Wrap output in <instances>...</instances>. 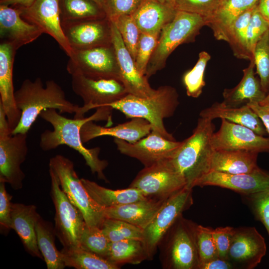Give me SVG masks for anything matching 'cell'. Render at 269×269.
<instances>
[{
  "instance_id": "6da1fadb",
  "label": "cell",
  "mask_w": 269,
  "mask_h": 269,
  "mask_svg": "<svg viewBox=\"0 0 269 269\" xmlns=\"http://www.w3.org/2000/svg\"><path fill=\"white\" fill-rule=\"evenodd\" d=\"M113 110L110 107H101L97 108L95 113L89 117L73 119L60 115L54 109L43 111L39 116L50 124L53 129L46 130L41 134L40 148L46 151L55 149L61 145L72 148L82 155L92 173H97L99 178L107 181L103 171L108 165V161L100 159L99 147L87 148L84 145L80 131L83 125L90 121H107L111 123Z\"/></svg>"
},
{
  "instance_id": "7a4b0ae2",
  "label": "cell",
  "mask_w": 269,
  "mask_h": 269,
  "mask_svg": "<svg viewBox=\"0 0 269 269\" xmlns=\"http://www.w3.org/2000/svg\"><path fill=\"white\" fill-rule=\"evenodd\" d=\"M14 97L21 115L12 134H27L40 113L48 109L58 110L59 113H74L75 118L84 117L81 107L68 101L62 88L53 80L47 81L44 86L40 78L33 81L25 79L15 91Z\"/></svg>"
},
{
  "instance_id": "3957f363",
  "label": "cell",
  "mask_w": 269,
  "mask_h": 269,
  "mask_svg": "<svg viewBox=\"0 0 269 269\" xmlns=\"http://www.w3.org/2000/svg\"><path fill=\"white\" fill-rule=\"evenodd\" d=\"M212 120L200 117L191 135L170 159L173 166L185 178L187 186L195 187L196 182L209 171L211 157L214 150L211 138L215 127Z\"/></svg>"
},
{
  "instance_id": "277c9868",
  "label": "cell",
  "mask_w": 269,
  "mask_h": 269,
  "mask_svg": "<svg viewBox=\"0 0 269 269\" xmlns=\"http://www.w3.org/2000/svg\"><path fill=\"white\" fill-rule=\"evenodd\" d=\"M179 104V95L171 86H160L155 93L147 98L128 94L108 106L123 113L127 118H140L148 121L155 131L165 138L176 140L166 130L163 120L172 117Z\"/></svg>"
},
{
  "instance_id": "5b68a950",
  "label": "cell",
  "mask_w": 269,
  "mask_h": 269,
  "mask_svg": "<svg viewBox=\"0 0 269 269\" xmlns=\"http://www.w3.org/2000/svg\"><path fill=\"white\" fill-rule=\"evenodd\" d=\"M198 224L179 216L161 240L160 260L165 269H198Z\"/></svg>"
},
{
  "instance_id": "8992f818",
  "label": "cell",
  "mask_w": 269,
  "mask_h": 269,
  "mask_svg": "<svg viewBox=\"0 0 269 269\" xmlns=\"http://www.w3.org/2000/svg\"><path fill=\"white\" fill-rule=\"evenodd\" d=\"M207 24L206 19L199 14L178 10L174 19L160 32L145 77L148 79L163 69L171 53L180 44L194 41L201 28Z\"/></svg>"
},
{
  "instance_id": "52a82bcc",
  "label": "cell",
  "mask_w": 269,
  "mask_h": 269,
  "mask_svg": "<svg viewBox=\"0 0 269 269\" xmlns=\"http://www.w3.org/2000/svg\"><path fill=\"white\" fill-rule=\"evenodd\" d=\"M49 168L56 175L61 189L69 200L82 213L86 224L101 228L106 219L105 208L89 195L76 172L73 162L57 154L50 159Z\"/></svg>"
},
{
  "instance_id": "ba28073f",
  "label": "cell",
  "mask_w": 269,
  "mask_h": 269,
  "mask_svg": "<svg viewBox=\"0 0 269 269\" xmlns=\"http://www.w3.org/2000/svg\"><path fill=\"white\" fill-rule=\"evenodd\" d=\"M5 113L0 105V181L8 183L12 189L23 187L25 174L21 165L28 152L27 134H12Z\"/></svg>"
},
{
  "instance_id": "9c48e42d",
  "label": "cell",
  "mask_w": 269,
  "mask_h": 269,
  "mask_svg": "<svg viewBox=\"0 0 269 269\" xmlns=\"http://www.w3.org/2000/svg\"><path fill=\"white\" fill-rule=\"evenodd\" d=\"M186 186L185 177L170 158L144 167L129 186L138 190L146 198L158 200H165Z\"/></svg>"
},
{
  "instance_id": "30bf717a",
  "label": "cell",
  "mask_w": 269,
  "mask_h": 269,
  "mask_svg": "<svg viewBox=\"0 0 269 269\" xmlns=\"http://www.w3.org/2000/svg\"><path fill=\"white\" fill-rule=\"evenodd\" d=\"M50 195L55 207L54 229L63 248L80 246V239L86 224L80 211L61 189L58 179L50 168Z\"/></svg>"
},
{
  "instance_id": "8fae6325",
  "label": "cell",
  "mask_w": 269,
  "mask_h": 269,
  "mask_svg": "<svg viewBox=\"0 0 269 269\" xmlns=\"http://www.w3.org/2000/svg\"><path fill=\"white\" fill-rule=\"evenodd\" d=\"M66 69L71 76L81 75L94 79L120 80L113 44L85 49H72Z\"/></svg>"
},
{
  "instance_id": "7c38bea8",
  "label": "cell",
  "mask_w": 269,
  "mask_h": 269,
  "mask_svg": "<svg viewBox=\"0 0 269 269\" xmlns=\"http://www.w3.org/2000/svg\"><path fill=\"white\" fill-rule=\"evenodd\" d=\"M192 190L186 186L167 199L143 230L148 260L153 259L161 240L177 218L193 204Z\"/></svg>"
},
{
  "instance_id": "4fadbf2b",
  "label": "cell",
  "mask_w": 269,
  "mask_h": 269,
  "mask_svg": "<svg viewBox=\"0 0 269 269\" xmlns=\"http://www.w3.org/2000/svg\"><path fill=\"white\" fill-rule=\"evenodd\" d=\"M72 88L84 102L82 107L84 114L90 110L108 106L129 94L122 81L114 78L94 79L81 75H72Z\"/></svg>"
},
{
  "instance_id": "5bb4252c",
  "label": "cell",
  "mask_w": 269,
  "mask_h": 269,
  "mask_svg": "<svg viewBox=\"0 0 269 269\" xmlns=\"http://www.w3.org/2000/svg\"><path fill=\"white\" fill-rule=\"evenodd\" d=\"M114 141L122 154L137 159L144 167L172 158L182 144V141L167 139L154 131L134 143L117 138Z\"/></svg>"
},
{
  "instance_id": "9a60e30c",
  "label": "cell",
  "mask_w": 269,
  "mask_h": 269,
  "mask_svg": "<svg viewBox=\"0 0 269 269\" xmlns=\"http://www.w3.org/2000/svg\"><path fill=\"white\" fill-rule=\"evenodd\" d=\"M267 252L264 238L253 227L234 228L227 260L233 268L253 269Z\"/></svg>"
},
{
  "instance_id": "2e32d148",
  "label": "cell",
  "mask_w": 269,
  "mask_h": 269,
  "mask_svg": "<svg viewBox=\"0 0 269 269\" xmlns=\"http://www.w3.org/2000/svg\"><path fill=\"white\" fill-rule=\"evenodd\" d=\"M61 26L72 49H85L112 44L111 21L107 17L61 21Z\"/></svg>"
},
{
  "instance_id": "e0dca14e",
  "label": "cell",
  "mask_w": 269,
  "mask_h": 269,
  "mask_svg": "<svg viewBox=\"0 0 269 269\" xmlns=\"http://www.w3.org/2000/svg\"><path fill=\"white\" fill-rule=\"evenodd\" d=\"M214 150L240 149L269 152V138L259 135L245 126L221 119L219 130L211 138Z\"/></svg>"
},
{
  "instance_id": "ac0fdd59",
  "label": "cell",
  "mask_w": 269,
  "mask_h": 269,
  "mask_svg": "<svg viewBox=\"0 0 269 269\" xmlns=\"http://www.w3.org/2000/svg\"><path fill=\"white\" fill-rule=\"evenodd\" d=\"M14 7L19 9L23 19L51 36L68 57L71 55L72 49L61 26L59 0H36L30 6Z\"/></svg>"
},
{
  "instance_id": "d6986e66",
  "label": "cell",
  "mask_w": 269,
  "mask_h": 269,
  "mask_svg": "<svg viewBox=\"0 0 269 269\" xmlns=\"http://www.w3.org/2000/svg\"><path fill=\"white\" fill-rule=\"evenodd\" d=\"M111 27L112 44L116 51L120 80L128 94L141 98L153 96L156 89L151 88L148 79L138 71L134 60L126 47L113 21H111Z\"/></svg>"
},
{
  "instance_id": "ffe728a7",
  "label": "cell",
  "mask_w": 269,
  "mask_h": 269,
  "mask_svg": "<svg viewBox=\"0 0 269 269\" xmlns=\"http://www.w3.org/2000/svg\"><path fill=\"white\" fill-rule=\"evenodd\" d=\"M197 186H219L247 196L269 187V172L260 168L252 173L236 174L211 171L196 182Z\"/></svg>"
},
{
  "instance_id": "44dd1931",
  "label": "cell",
  "mask_w": 269,
  "mask_h": 269,
  "mask_svg": "<svg viewBox=\"0 0 269 269\" xmlns=\"http://www.w3.org/2000/svg\"><path fill=\"white\" fill-rule=\"evenodd\" d=\"M43 32L22 18L18 8L0 4L1 42L12 45L16 50L37 39Z\"/></svg>"
},
{
  "instance_id": "7402d4cb",
  "label": "cell",
  "mask_w": 269,
  "mask_h": 269,
  "mask_svg": "<svg viewBox=\"0 0 269 269\" xmlns=\"http://www.w3.org/2000/svg\"><path fill=\"white\" fill-rule=\"evenodd\" d=\"M16 49L10 43L0 44V105L13 130L20 121L21 113L16 105L13 84V65Z\"/></svg>"
},
{
  "instance_id": "603a6c76",
  "label": "cell",
  "mask_w": 269,
  "mask_h": 269,
  "mask_svg": "<svg viewBox=\"0 0 269 269\" xmlns=\"http://www.w3.org/2000/svg\"><path fill=\"white\" fill-rule=\"evenodd\" d=\"M93 121L85 123L81 129L83 143L99 136L108 135L134 143L148 135L152 131L151 124L146 120L133 118L131 120L115 127L98 125Z\"/></svg>"
},
{
  "instance_id": "cb8c5ba5",
  "label": "cell",
  "mask_w": 269,
  "mask_h": 269,
  "mask_svg": "<svg viewBox=\"0 0 269 269\" xmlns=\"http://www.w3.org/2000/svg\"><path fill=\"white\" fill-rule=\"evenodd\" d=\"M177 11L172 2L144 0L132 16L141 33L159 36L162 29L174 19Z\"/></svg>"
},
{
  "instance_id": "d4e9b609",
  "label": "cell",
  "mask_w": 269,
  "mask_h": 269,
  "mask_svg": "<svg viewBox=\"0 0 269 269\" xmlns=\"http://www.w3.org/2000/svg\"><path fill=\"white\" fill-rule=\"evenodd\" d=\"M39 216L34 205L12 203L11 229L16 232L25 250L30 255L42 259L43 256L37 245L35 228Z\"/></svg>"
},
{
  "instance_id": "484cf974",
  "label": "cell",
  "mask_w": 269,
  "mask_h": 269,
  "mask_svg": "<svg viewBox=\"0 0 269 269\" xmlns=\"http://www.w3.org/2000/svg\"><path fill=\"white\" fill-rule=\"evenodd\" d=\"M258 153L240 149L214 150L209 171L232 174L253 172L260 168L257 165Z\"/></svg>"
},
{
  "instance_id": "4316f807",
  "label": "cell",
  "mask_w": 269,
  "mask_h": 269,
  "mask_svg": "<svg viewBox=\"0 0 269 269\" xmlns=\"http://www.w3.org/2000/svg\"><path fill=\"white\" fill-rule=\"evenodd\" d=\"M199 116L212 120L217 118L224 119L248 127L262 136L268 134L260 118L247 104L240 107H229L223 102H215L202 110Z\"/></svg>"
},
{
  "instance_id": "83f0119b",
  "label": "cell",
  "mask_w": 269,
  "mask_h": 269,
  "mask_svg": "<svg viewBox=\"0 0 269 269\" xmlns=\"http://www.w3.org/2000/svg\"><path fill=\"white\" fill-rule=\"evenodd\" d=\"M254 60L243 70V76L235 87L225 89L223 92L222 102L229 107H240L249 103H261L266 97L260 81L255 76Z\"/></svg>"
},
{
  "instance_id": "f1b7e54d",
  "label": "cell",
  "mask_w": 269,
  "mask_h": 269,
  "mask_svg": "<svg viewBox=\"0 0 269 269\" xmlns=\"http://www.w3.org/2000/svg\"><path fill=\"white\" fill-rule=\"evenodd\" d=\"M165 200L146 198L105 208L106 218L123 220L143 230Z\"/></svg>"
},
{
  "instance_id": "f546056e",
  "label": "cell",
  "mask_w": 269,
  "mask_h": 269,
  "mask_svg": "<svg viewBox=\"0 0 269 269\" xmlns=\"http://www.w3.org/2000/svg\"><path fill=\"white\" fill-rule=\"evenodd\" d=\"M259 0H220L218 6L208 26L215 38L228 41L230 27L235 20L248 9L258 4Z\"/></svg>"
},
{
  "instance_id": "4dcf8cb0",
  "label": "cell",
  "mask_w": 269,
  "mask_h": 269,
  "mask_svg": "<svg viewBox=\"0 0 269 269\" xmlns=\"http://www.w3.org/2000/svg\"><path fill=\"white\" fill-rule=\"evenodd\" d=\"M91 197L101 207L107 208L141 200L146 198L137 189L129 187L113 190L100 186L94 181L81 178Z\"/></svg>"
},
{
  "instance_id": "1f68e13d",
  "label": "cell",
  "mask_w": 269,
  "mask_h": 269,
  "mask_svg": "<svg viewBox=\"0 0 269 269\" xmlns=\"http://www.w3.org/2000/svg\"><path fill=\"white\" fill-rule=\"evenodd\" d=\"M38 248L48 269H63L65 267L61 251L55 246L56 237L54 227L39 216L36 224Z\"/></svg>"
},
{
  "instance_id": "d6a6232c",
  "label": "cell",
  "mask_w": 269,
  "mask_h": 269,
  "mask_svg": "<svg viewBox=\"0 0 269 269\" xmlns=\"http://www.w3.org/2000/svg\"><path fill=\"white\" fill-rule=\"evenodd\" d=\"M65 267L77 269H118L120 267L80 246L63 248L61 251Z\"/></svg>"
},
{
  "instance_id": "836d02e7",
  "label": "cell",
  "mask_w": 269,
  "mask_h": 269,
  "mask_svg": "<svg viewBox=\"0 0 269 269\" xmlns=\"http://www.w3.org/2000/svg\"><path fill=\"white\" fill-rule=\"evenodd\" d=\"M107 260L119 266L139 264L148 260L142 240L126 239L111 242Z\"/></svg>"
},
{
  "instance_id": "e575fe53",
  "label": "cell",
  "mask_w": 269,
  "mask_h": 269,
  "mask_svg": "<svg viewBox=\"0 0 269 269\" xmlns=\"http://www.w3.org/2000/svg\"><path fill=\"white\" fill-rule=\"evenodd\" d=\"M61 21L85 20L106 17L103 8L93 0H59Z\"/></svg>"
},
{
  "instance_id": "d590c367",
  "label": "cell",
  "mask_w": 269,
  "mask_h": 269,
  "mask_svg": "<svg viewBox=\"0 0 269 269\" xmlns=\"http://www.w3.org/2000/svg\"><path fill=\"white\" fill-rule=\"evenodd\" d=\"M256 5L241 14L233 23L229 31L228 41L234 55L241 59L253 60L247 46L248 26Z\"/></svg>"
},
{
  "instance_id": "8d00e7d4",
  "label": "cell",
  "mask_w": 269,
  "mask_h": 269,
  "mask_svg": "<svg viewBox=\"0 0 269 269\" xmlns=\"http://www.w3.org/2000/svg\"><path fill=\"white\" fill-rule=\"evenodd\" d=\"M211 56L206 51L199 53L198 59L194 66L186 72L182 80L185 87L186 94L189 97L196 98L200 96L205 85L204 73Z\"/></svg>"
},
{
  "instance_id": "74e56055",
  "label": "cell",
  "mask_w": 269,
  "mask_h": 269,
  "mask_svg": "<svg viewBox=\"0 0 269 269\" xmlns=\"http://www.w3.org/2000/svg\"><path fill=\"white\" fill-rule=\"evenodd\" d=\"M111 242L101 228L85 225L80 239V246L107 260Z\"/></svg>"
},
{
  "instance_id": "f35d334b",
  "label": "cell",
  "mask_w": 269,
  "mask_h": 269,
  "mask_svg": "<svg viewBox=\"0 0 269 269\" xmlns=\"http://www.w3.org/2000/svg\"><path fill=\"white\" fill-rule=\"evenodd\" d=\"M101 229L111 242L143 239V229L123 220L106 218Z\"/></svg>"
},
{
  "instance_id": "ab89813d",
  "label": "cell",
  "mask_w": 269,
  "mask_h": 269,
  "mask_svg": "<svg viewBox=\"0 0 269 269\" xmlns=\"http://www.w3.org/2000/svg\"><path fill=\"white\" fill-rule=\"evenodd\" d=\"M254 60L262 88L267 93L269 92V30L257 44L254 52Z\"/></svg>"
},
{
  "instance_id": "60d3db41",
  "label": "cell",
  "mask_w": 269,
  "mask_h": 269,
  "mask_svg": "<svg viewBox=\"0 0 269 269\" xmlns=\"http://www.w3.org/2000/svg\"><path fill=\"white\" fill-rule=\"evenodd\" d=\"M112 21L115 23L126 47L135 61L141 33L140 29L132 15H122Z\"/></svg>"
},
{
  "instance_id": "b9f144b4",
  "label": "cell",
  "mask_w": 269,
  "mask_h": 269,
  "mask_svg": "<svg viewBox=\"0 0 269 269\" xmlns=\"http://www.w3.org/2000/svg\"><path fill=\"white\" fill-rule=\"evenodd\" d=\"M171 0L177 10L199 14L206 19L207 23L214 14L220 1V0Z\"/></svg>"
},
{
  "instance_id": "7bdbcfd3",
  "label": "cell",
  "mask_w": 269,
  "mask_h": 269,
  "mask_svg": "<svg viewBox=\"0 0 269 269\" xmlns=\"http://www.w3.org/2000/svg\"><path fill=\"white\" fill-rule=\"evenodd\" d=\"M213 229L211 228L200 225L197 226L196 240L199 264L219 257L213 238Z\"/></svg>"
},
{
  "instance_id": "ee69618b",
  "label": "cell",
  "mask_w": 269,
  "mask_h": 269,
  "mask_svg": "<svg viewBox=\"0 0 269 269\" xmlns=\"http://www.w3.org/2000/svg\"><path fill=\"white\" fill-rule=\"evenodd\" d=\"M269 21L261 15L257 5L251 17L247 32V49L253 58L256 45L269 30Z\"/></svg>"
},
{
  "instance_id": "f6af8a7d",
  "label": "cell",
  "mask_w": 269,
  "mask_h": 269,
  "mask_svg": "<svg viewBox=\"0 0 269 269\" xmlns=\"http://www.w3.org/2000/svg\"><path fill=\"white\" fill-rule=\"evenodd\" d=\"M159 36L144 33L140 34L135 62L138 71L143 75H145L147 66L156 47Z\"/></svg>"
},
{
  "instance_id": "bcb514c9",
  "label": "cell",
  "mask_w": 269,
  "mask_h": 269,
  "mask_svg": "<svg viewBox=\"0 0 269 269\" xmlns=\"http://www.w3.org/2000/svg\"><path fill=\"white\" fill-rule=\"evenodd\" d=\"M144 0H104V9L107 17L114 20L125 15H132Z\"/></svg>"
},
{
  "instance_id": "7dc6e473",
  "label": "cell",
  "mask_w": 269,
  "mask_h": 269,
  "mask_svg": "<svg viewBox=\"0 0 269 269\" xmlns=\"http://www.w3.org/2000/svg\"><path fill=\"white\" fill-rule=\"evenodd\" d=\"M247 197L255 215L264 225L269 236V187Z\"/></svg>"
},
{
  "instance_id": "c3c4849f",
  "label": "cell",
  "mask_w": 269,
  "mask_h": 269,
  "mask_svg": "<svg viewBox=\"0 0 269 269\" xmlns=\"http://www.w3.org/2000/svg\"><path fill=\"white\" fill-rule=\"evenodd\" d=\"M4 182L0 181V229L2 234L6 235L11 227V204L12 196L5 188Z\"/></svg>"
},
{
  "instance_id": "681fc988",
  "label": "cell",
  "mask_w": 269,
  "mask_h": 269,
  "mask_svg": "<svg viewBox=\"0 0 269 269\" xmlns=\"http://www.w3.org/2000/svg\"><path fill=\"white\" fill-rule=\"evenodd\" d=\"M234 228L218 227L213 229V235L218 257L227 260V255L230 246Z\"/></svg>"
},
{
  "instance_id": "f907efd6",
  "label": "cell",
  "mask_w": 269,
  "mask_h": 269,
  "mask_svg": "<svg viewBox=\"0 0 269 269\" xmlns=\"http://www.w3.org/2000/svg\"><path fill=\"white\" fill-rule=\"evenodd\" d=\"M233 266L228 260L219 257L215 258L199 265L198 269H230Z\"/></svg>"
},
{
  "instance_id": "816d5d0a",
  "label": "cell",
  "mask_w": 269,
  "mask_h": 269,
  "mask_svg": "<svg viewBox=\"0 0 269 269\" xmlns=\"http://www.w3.org/2000/svg\"><path fill=\"white\" fill-rule=\"evenodd\" d=\"M248 105L258 116L262 121L269 134V107L260 105L257 103H249Z\"/></svg>"
},
{
  "instance_id": "f5cc1de1",
  "label": "cell",
  "mask_w": 269,
  "mask_h": 269,
  "mask_svg": "<svg viewBox=\"0 0 269 269\" xmlns=\"http://www.w3.org/2000/svg\"><path fill=\"white\" fill-rule=\"evenodd\" d=\"M36 0H0V4L11 7H27L30 6Z\"/></svg>"
},
{
  "instance_id": "db71d44e",
  "label": "cell",
  "mask_w": 269,
  "mask_h": 269,
  "mask_svg": "<svg viewBox=\"0 0 269 269\" xmlns=\"http://www.w3.org/2000/svg\"><path fill=\"white\" fill-rule=\"evenodd\" d=\"M257 8L261 15L269 21V0H259Z\"/></svg>"
},
{
  "instance_id": "11a10c76",
  "label": "cell",
  "mask_w": 269,
  "mask_h": 269,
  "mask_svg": "<svg viewBox=\"0 0 269 269\" xmlns=\"http://www.w3.org/2000/svg\"><path fill=\"white\" fill-rule=\"evenodd\" d=\"M259 104L261 106L269 107V94L266 95L265 99Z\"/></svg>"
},
{
  "instance_id": "9f6ffc18",
  "label": "cell",
  "mask_w": 269,
  "mask_h": 269,
  "mask_svg": "<svg viewBox=\"0 0 269 269\" xmlns=\"http://www.w3.org/2000/svg\"><path fill=\"white\" fill-rule=\"evenodd\" d=\"M96 2L100 6H101L104 9V0H93Z\"/></svg>"
},
{
  "instance_id": "6f0895ef",
  "label": "cell",
  "mask_w": 269,
  "mask_h": 269,
  "mask_svg": "<svg viewBox=\"0 0 269 269\" xmlns=\"http://www.w3.org/2000/svg\"><path fill=\"white\" fill-rule=\"evenodd\" d=\"M156 0L161 2H164V3L171 2V0Z\"/></svg>"
},
{
  "instance_id": "680465c9",
  "label": "cell",
  "mask_w": 269,
  "mask_h": 269,
  "mask_svg": "<svg viewBox=\"0 0 269 269\" xmlns=\"http://www.w3.org/2000/svg\"></svg>"
}]
</instances>
